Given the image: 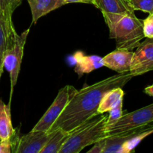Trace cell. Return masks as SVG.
I'll use <instances>...</instances> for the list:
<instances>
[{
    "mask_svg": "<svg viewBox=\"0 0 153 153\" xmlns=\"http://www.w3.org/2000/svg\"><path fill=\"white\" fill-rule=\"evenodd\" d=\"M133 77L130 72L118 73L76 91L47 132L58 128L70 132L88 120L99 115L98 108L104 94L113 88H122Z\"/></svg>",
    "mask_w": 153,
    "mask_h": 153,
    "instance_id": "cell-1",
    "label": "cell"
},
{
    "mask_svg": "<svg viewBox=\"0 0 153 153\" xmlns=\"http://www.w3.org/2000/svg\"><path fill=\"white\" fill-rule=\"evenodd\" d=\"M101 13L109 28L110 38L115 40L116 49L133 51L145 38L142 20L136 15Z\"/></svg>",
    "mask_w": 153,
    "mask_h": 153,
    "instance_id": "cell-2",
    "label": "cell"
},
{
    "mask_svg": "<svg viewBox=\"0 0 153 153\" xmlns=\"http://www.w3.org/2000/svg\"><path fill=\"white\" fill-rule=\"evenodd\" d=\"M107 116L99 114L86 121L70 132L59 153H79L86 146L107 137Z\"/></svg>",
    "mask_w": 153,
    "mask_h": 153,
    "instance_id": "cell-3",
    "label": "cell"
},
{
    "mask_svg": "<svg viewBox=\"0 0 153 153\" xmlns=\"http://www.w3.org/2000/svg\"><path fill=\"white\" fill-rule=\"evenodd\" d=\"M30 29L28 28L20 34H18L15 30L8 37L7 48L4 54L3 64L4 69L9 73L10 81V102L13 94L14 88L17 82L18 76L20 72L21 64L23 57L24 47Z\"/></svg>",
    "mask_w": 153,
    "mask_h": 153,
    "instance_id": "cell-4",
    "label": "cell"
},
{
    "mask_svg": "<svg viewBox=\"0 0 153 153\" xmlns=\"http://www.w3.org/2000/svg\"><path fill=\"white\" fill-rule=\"evenodd\" d=\"M152 124H153V103L123 114L118 120L106 126V134L107 136L113 135Z\"/></svg>",
    "mask_w": 153,
    "mask_h": 153,
    "instance_id": "cell-5",
    "label": "cell"
},
{
    "mask_svg": "<svg viewBox=\"0 0 153 153\" xmlns=\"http://www.w3.org/2000/svg\"><path fill=\"white\" fill-rule=\"evenodd\" d=\"M76 91L77 90L71 85H66L64 88H61L50 107L46 110L43 117L39 120L38 122L32 130L44 131H49L56 120L64 110L72 97L74 96Z\"/></svg>",
    "mask_w": 153,
    "mask_h": 153,
    "instance_id": "cell-6",
    "label": "cell"
},
{
    "mask_svg": "<svg viewBox=\"0 0 153 153\" xmlns=\"http://www.w3.org/2000/svg\"><path fill=\"white\" fill-rule=\"evenodd\" d=\"M153 70V39L146 38L140 42L134 52L130 73L134 77Z\"/></svg>",
    "mask_w": 153,
    "mask_h": 153,
    "instance_id": "cell-7",
    "label": "cell"
},
{
    "mask_svg": "<svg viewBox=\"0 0 153 153\" xmlns=\"http://www.w3.org/2000/svg\"><path fill=\"white\" fill-rule=\"evenodd\" d=\"M54 131L47 132L44 131H32L18 137L13 152L14 153H40L47 143Z\"/></svg>",
    "mask_w": 153,
    "mask_h": 153,
    "instance_id": "cell-8",
    "label": "cell"
},
{
    "mask_svg": "<svg viewBox=\"0 0 153 153\" xmlns=\"http://www.w3.org/2000/svg\"><path fill=\"white\" fill-rule=\"evenodd\" d=\"M133 55V51L116 49L102 58L104 67L117 73H128L130 71Z\"/></svg>",
    "mask_w": 153,
    "mask_h": 153,
    "instance_id": "cell-9",
    "label": "cell"
},
{
    "mask_svg": "<svg viewBox=\"0 0 153 153\" xmlns=\"http://www.w3.org/2000/svg\"><path fill=\"white\" fill-rule=\"evenodd\" d=\"M74 61V72L81 77L84 74L104 67L103 60L98 55H86L80 51H77L73 55Z\"/></svg>",
    "mask_w": 153,
    "mask_h": 153,
    "instance_id": "cell-10",
    "label": "cell"
},
{
    "mask_svg": "<svg viewBox=\"0 0 153 153\" xmlns=\"http://www.w3.org/2000/svg\"><path fill=\"white\" fill-rule=\"evenodd\" d=\"M29 5L32 23L35 24L40 17L50 12L67 4L64 0H26Z\"/></svg>",
    "mask_w": 153,
    "mask_h": 153,
    "instance_id": "cell-11",
    "label": "cell"
},
{
    "mask_svg": "<svg viewBox=\"0 0 153 153\" xmlns=\"http://www.w3.org/2000/svg\"><path fill=\"white\" fill-rule=\"evenodd\" d=\"M94 6L100 11L124 15H135L129 0H94Z\"/></svg>",
    "mask_w": 153,
    "mask_h": 153,
    "instance_id": "cell-12",
    "label": "cell"
},
{
    "mask_svg": "<svg viewBox=\"0 0 153 153\" xmlns=\"http://www.w3.org/2000/svg\"><path fill=\"white\" fill-rule=\"evenodd\" d=\"M16 134V128L12 125L10 105L0 100V140L11 138Z\"/></svg>",
    "mask_w": 153,
    "mask_h": 153,
    "instance_id": "cell-13",
    "label": "cell"
},
{
    "mask_svg": "<svg viewBox=\"0 0 153 153\" xmlns=\"http://www.w3.org/2000/svg\"><path fill=\"white\" fill-rule=\"evenodd\" d=\"M124 95V92L122 88H116L110 90L102 98L98 108V114H103L104 113L109 112L117 105L123 102Z\"/></svg>",
    "mask_w": 153,
    "mask_h": 153,
    "instance_id": "cell-14",
    "label": "cell"
},
{
    "mask_svg": "<svg viewBox=\"0 0 153 153\" xmlns=\"http://www.w3.org/2000/svg\"><path fill=\"white\" fill-rule=\"evenodd\" d=\"M69 134L70 132L62 128L55 130L53 134L46 143L40 153H59L62 146L67 140Z\"/></svg>",
    "mask_w": 153,
    "mask_h": 153,
    "instance_id": "cell-15",
    "label": "cell"
},
{
    "mask_svg": "<svg viewBox=\"0 0 153 153\" xmlns=\"http://www.w3.org/2000/svg\"><path fill=\"white\" fill-rule=\"evenodd\" d=\"M152 134H153V124L148 126L135 133L127 142L123 144L122 148V153L133 152L140 143Z\"/></svg>",
    "mask_w": 153,
    "mask_h": 153,
    "instance_id": "cell-16",
    "label": "cell"
},
{
    "mask_svg": "<svg viewBox=\"0 0 153 153\" xmlns=\"http://www.w3.org/2000/svg\"><path fill=\"white\" fill-rule=\"evenodd\" d=\"M14 11V10L8 0H0V20L2 21L11 31L15 30L12 22Z\"/></svg>",
    "mask_w": 153,
    "mask_h": 153,
    "instance_id": "cell-17",
    "label": "cell"
},
{
    "mask_svg": "<svg viewBox=\"0 0 153 153\" xmlns=\"http://www.w3.org/2000/svg\"><path fill=\"white\" fill-rule=\"evenodd\" d=\"M14 31H10L7 25L2 21L0 20V67L4 66L3 58H4V52L7 48L8 37Z\"/></svg>",
    "mask_w": 153,
    "mask_h": 153,
    "instance_id": "cell-18",
    "label": "cell"
},
{
    "mask_svg": "<svg viewBox=\"0 0 153 153\" xmlns=\"http://www.w3.org/2000/svg\"><path fill=\"white\" fill-rule=\"evenodd\" d=\"M129 2L134 10L153 13V0H129Z\"/></svg>",
    "mask_w": 153,
    "mask_h": 153,
    "instance_id": "cell-19",
    "label": "cell"
},
{
    "mask_svg": "<svg viewBox=\"0 0 153 153\" xmlns=\"http://www.w3.org/2000/svg\"><path fill=\"white\" fill-rule=\"evenodd\" d=\"M122 103L123 102H120L119 104L117 105L116 107H114L110 111L109 115L107 116V120H106V126L115 123L116 121L118 120L122 116Z\"/></svg>",
    "mask_w": 153,
    "mask_h": 153,
    "instance_id": "cell-20",
    "label": "cell"
},
{
    "mask_svg": "<svg viewBox=\"0 0 153 153\" xmlns=\"http://www.w3.org/2000/svg\"><path fill=\"white\" fill-rule=\"evenodd\" d=\"M17 134H15L13 137L10 139L0 140V153H11L14 148L16 140L18 139Z\"/></svg>",
    "mask_w": 153,
    "mask_h": 153,
    "instance_id": "cell-21",
    "label": "cell"
},
{
    "mask_svg": "<svg viewBox=\"0 0 153 153\" xmlns=\"http://www.w3.org/2000/svg\"><path fill=\"white\" fill-rule=\"evenodd\" d=\"M142 24L146 38L153 39V13H148V16L142 20Z\"/></svg>",
    "mask_w": 153,
    "mask_h": 153,
    "instance_id": "cell-22",
    "label": "cell"
},
{
    "mask_svg": "<svg viewBox=\"0 0 153 153\" xmlns=\"http://www.w3.org/2000/svg\"><path fill=\"white\" fill-rule=\"evenodd\" d=\"M104 145H105V140L104 138L101 139V140H98L94 143L93 147H92L91 149L88 151V153H103L104 149Z\"/></svg>",
    "mask_w": 153,
    "mask_h": 153,
    "instance_id": "cell-23",
    "label": "cell"
},
{
    "mask_svg": "<svg viewBox=\"0 0 153 153\" xmlns=\"http://www.w3.org/2000/svg\"><path fill=\"white\" fill-rule=\"evenodd\" d=\"M67 4L69 3H85V4H91L94 5V0H64Z\"/></svg>",
    "mask_w": 153,
    "mask_h": 153,
    "instance_id": "cell-24",
    "label": "cell"
},
{
    "mask_svg": "<svg viewBox=\"0 0 153 153\" xmlns=\"http://www.w3.org/2000/svg\"><path fill=\"white\" fill-rule=\"evenodd\" d=\"M144 93L153 98V85L146 87V88L144 89Z\"/></svg>",
    "mask_w": 153,
    "mask_h": 153,
    "instance_id": "cell-25",
    "label": "cell"
},
{
    "mask_svg": "<svg viewBox=\"0 0 153 153\" xmlns=\"http://www.w3.org/2000/svg\"><path fill=\"white\" fill-rule=\"evenodd\" d=\"M3 71H4V66H2V67H0V79H1Z\"/></svg>",
    "mask_w": 153,
    "mask_h": 153,
    "instance_id": "cell-26",
    "label": "cell"
}]
</instances>
